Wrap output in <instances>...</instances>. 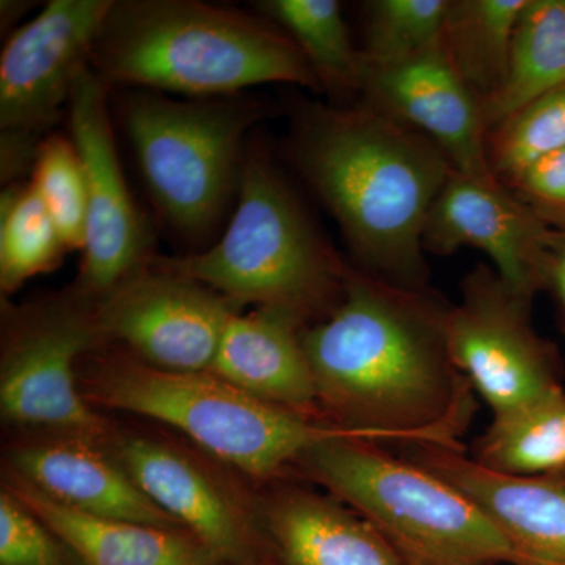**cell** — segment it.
<instances>
[{
    "mask_svg": "<svg viewBox=\"0 0 565 565\" xmlns=\"http://www.w3.org/2000/svg\"><path fill=\"white\" fill-rule=\"evenodd\" d=\"M70 252L32 182L6 185L0 196V289L13 294L61 266Z\"/></svg>",
    "mask_w": 565,
    "mask_h": 565,
    "instance_id": "obj_25",
    "label": "cell"
},
{
    "mask_svg": "<svg viewBox=\"0 0 565 565\" xmlns=\"http://www.w3.org/2000/svg\"><path fill=\"white\" fill-rule=\"evenodd\" d=\"M449 0H374L364 3V66L408 61L440 44Z\"/></svg>",
    "mask_w": 565,
    "mask_h": 565,
    "instance_id": "obj_27",
    "label": "cell"
},
{
    "mask_svg": "<svg viewBox=\"0 0 565 565\" xmlns=\"http://www.w3.org/2000/svg\"><path fill=\"white\" fill-rule=\"evenodd\" d=\"M264 106L243 95L177 99L128 90L121 115L150 199L163 222L195 244H214L239 195L247 143Z\"/></svg>",
    "mask_w": 565,
    "mask_h": 565,
    "instance_id": "obj_7",
    "label": "cell"
},
{
    "mask_svg": "<svg viewBox=\"0 0 565 565\" xmlns=\"http://www.w3.org/2000/svg\"><path fill=\"white\" fill-rule=\"evenodd\" d=\"M533 297L492 266L478 264L460 282L448 316V348L459 373L492 408L509 414L559 392L555 349L531 323Z\"/></svg>",
    "mask_w": 565,
    "mask_h": 565,
    "instance_id": "obj_10",
    "label": "cell"
},
{
    "mask_svg": "<svg viewBox=\"0 0 565 565\" xmlns=\"http://www.w3.org/2000/svg\"><path fill=\"white\" fill-rule=\"evenodd\" d=\"M470 459L494 473H565V392L493 416L473 441Z\"/></svg>",
    "mask_w": 565,
    "mask_h": 565,
    "instance_id": "obj_23",
    "label": "cell"
},
{
    "mask_svg": "<svg viewBox=\"0 0 565 565\" xmlns=\"http://www.w3.org/2000/svg\"><path fill=\"white\" fill-rule=\"evenodd\" d=\"M302 52L322 90L360 93L364 76L362 51L353 46L337 0H264L255 3Z\"/></svg>",
    "mask_w": 565,
    "mask_h": 565,
    "instance_id": "obj_24",
    "label": "cell"
},
{
    "mask_svg": "<svg viewBox=\"0 0 565 565\" xmlns=\"http://www.w3.org/2000/svg\"><path fill=\"white\" fill-rule=\"evenodd\" d=\"M264 526L275 565H408L363 516L297 479L264 484Z\"/></svg>",
    "mask_w": 565,
    "mask_h": 565,
    "instance_id": "obj_18",
    "label": "cell"
},
{
    "mask_svg": "<svg viewBox=\"0 0 565 565\" xmlns=\"http://www.w3.org/2000/svg\"><path fill=\"white\" fill-rule=\"evenodd\" d=\"M90 65L109 87L188 99L243 95L263 84L323 92L273 22L199 0H111Z\"/></svg>",
    "mask_w": 565,
    "mask_h": 565,
    "instance_id": "obj_3",
    "label": "cell"
},
{
    "mask_svg": "<svg viewBox=\"0 0 565 565\" xmlns=\"http://www.w3.org/2000/svg\"><path fill=\"white\" fill-rule=\"evenodd\" d=\"M305 329L273 308L233 313L210 371L264 403L323 419L303 348Z\"/></svg>",
    "mask_w": 565,
    "mask_h": 565,
    "instance_id": "obj_19",
    "label": "cell"
},
{
    "mask_svg": "<svg viewBox=\"0 0 565 565\" xmlns=\"http://www.w3.org/2000/svg\"><path fill=\"white\" fill-rule=\"evenodd\" d=\"M109 90L87 66L74 84L65 115L87 185V237L74 282L96 299L156 256L150 228L118 159Z\"/></svg>",
    "mask_w": 565,
    "mask_h": 565,
    "instance_id": "obj_11",
    "label": "cell"
},
{
    "mask_svg": "<svg viewBox=\"0 0 565 565\" xmlns=\"http://www.w3.org/2000/svg\"><path fill=\"white\" fill-rule=\"evenodd\" d=\"M553 228L503 182L452 172L430 207L426 253L449 256L470 247L486 253L498 275L533 297L545 288Z\"/></svg>",
    "mask_w": 565,
    "mask_h": 565,
    "instance_id": "obj_14",
    "label": "cell"
},
{
    "mask_svg": "<svg viewBox=\"0 0 565 565\" xmlns=\"http://www.w3.org/2000/svg\"><path fill=\"white\" fill-rule=\"evenodd\" d=\"M565 150V87L534 99L493 126L487 156L494 177L512 184L535 163Z\"/></svg>",
    "mask_w": 565,
    "mask_h": 565,
    "instance_id": "obj_26",
    "label": "cell"
},
{
    "mask_svg": "<svg viewBox=\"0 0 565 565\" xmlns=\"http://www.w3.org/2000/svg\"><path fill=\"white\" fill-rule=\"evenodd\" d=\"M233 308L202 282L150 262L96 302L107 343L177 373L210 371Z\"/></svg>",
    "mask_w": 565,
    "mask_h": 565,
    "instance_id": "obj_12",
    "label": "cell"
},
{
    "mask_svg": "<svg viewBox=\"0 0 565 565\" xmlns=\"http://www.w3.org/2000/svg\"><path fill=\"white\" fill-rule=\"evenodd\" d=\"M31 182L68 250H84L87 237V185L79 152L68 134L41 141Z\"/></svg>",
    "mask_w": 565,
    "mask_h": 565,
    "instance_id": "obj_28",
    "label": "cell"
},
{
    "mask_svg": "<svg viewBox=\"0 0 565 565\" xmlns=\"http://www.w3.org/2000/svg\"><path fill=\"white\" fill-rule=\"evenodd\" d=\"M3 489L61 535L85 565H226L188 531L81 514L10 471Z\"/></svg>",
    "mask_w": 565,
    "mask_h": 565,
    "instance_id": "obj_20",
    "label": "cell"
},
{
    "mask_svg": "<svg viewBox=\"0 0 565 565\" xmlns=\"http://www.w3.org/2000/svg\"><path fill=\"white\" fill-rule=\"evenodd\" d=\"M0 565H85L46 523L2 489L0 493Z\"/></svg>",
    "mask_w": 565,
    "mask_h": 565,
    "instance_id": "obj_29",
    "label": "cell"
},
{
    "mask_svg": "<svg viewBox=\"0 0 565 565\" xmlns=\"http://www.w3.org/2000/svg\"><path fill=\"white\" fill-rule=\"evenodd\" d=\"M526 0H449L440 46L482 106L500 90Z\"/></svg>",
    "mask_w": 565,
    "mask_h": 565,
    "instance_id": "obj_22",
    "label": "cell"
},
{
    "mask_svg": "<svg viewBox=\"0 0 565 565\" xmlns=\"http://www.w3.org/2000/svg\"><path fill=\"white\" fill-rule=\"evenodd\" d=\"M156 266L202 282L241 311L273 308L305 327L333 313L349 264L327 243L273 159L247 147L239 195L214 244L191 255L154 256Z\"/></svg>",
    "mask_w": 565,
    "mask_h": 565,
    "instance_id": "obj_5",
    "label": "cell"
},
{
    "mask_svg": "<svg viewBox=\"0 0 565 565\" xmlns=\"http://www.w3.org/2000/svg\"><path fill=\"white\" fill-rule=\"evenodd\" d=\"M565 87V0H526L500 90L482 106L487 129Z\"/></svg>",
    "mask_w": 565,
    "mask_h": 565,
    "instance_id": "obj_21",
    "label": "cell"
},
{
    "mask_svg": "<svg viewBox=\"0 0 565 565\" xmlns=\"http://www.w3.org/2000/svg\"><path fill=\"white\" fill-rule=\"evenodd\" d=\"M404 457L460 490L514 546L519 565H565V473H494L441 446H405Z\"/></svg>",
    "mask_w": 565,
    "mask_h": 565,
    "instance_id": "obj_17",
    "label": "cell"
},
{
    "mask_svg": "<svg viewBox=\"0 0 565 565\" xmlns=\"http://www.w3.org/2000/svg\"><path fill=\"white\" fill-rule=\"evenodd\" d=\"M360 95L363 103L433 140L456 172L500 181L487 156L489 129L482 104L452 68L440 44L394 65L364 66Z\"/></svg>",
    "mask_w": 565,
    "mask_h": 565,
    "instance_id": "obj_15",
    "label": "cell"
},
{
    "mask_svg": "<svg viewBox=\"0 0 565 565\" xmlns=\"http://www.w3.org/2000/svg\"><path fill=\"white\" fill-rule=\"evenodd\" d=\"M505 188L550 226L556 223L565 230V150L535 163Z\"/></svg>",
    "mask_w": 565,
    "mask_h": 565,
    "instance_id": "obj_30",
    "label": "cell"
},
{
    "mask_svg": "<svg viewBox=\"0 0 565 565\" xmlns=\"http://www.w3.org/2000/svg\"><path fill=\"white\" fill-rule=\"evenodd\" d=\"M545 288L555 294L565 321V230H553L546 263Z\"/></svg>",
    "mask_w": 565,
    "mask_h": 565,
    "instance_id": "obj_31",
    "label": "cell"
},
{
    "mask_svg": "<svg viewBox=\"0 0 565 565\" xmlns=\"http://www.w3.org/2000/svg\"><path fill=\"white\" fill-rule=\"evenodd\" d=\"M449 310L349 264L343 300L302 333L322 418L382 445L463 449L476 394L449 353Z\"/></svg>",
    "mask_w": 565,
    "mask_h": 565,
    "instance_id": "obj_1",
    "label": "cell"
},
{
    "mask_svg": "<svg viewBox=\"0 0 565 565\" xmlns=\"http://www.w3.org/2000/svg\"><path fill=\"white\" fill-rule=\"evenodd\" d=\"M96 302L73 282L33 303H3L0 408L7 423L40 434L111 441L117 430L85 401L77 381L82 356L109 344Z\"/></svg>",
    "mask_w": 565,
    "mask_h": 565,
    "instance_id": "obj_8",
    "label": "cell"
},
{
    "mask_svg": "<svg viewBox=\"0 0 565 565\" xmlns=\"http://www.w3.org/2000/svg\"><path fill=\"white\" fill-rule=\"evenodd\" d=\"M111 0H51L7 40L0 55V131L44 140L66 115L90 66Z\"/></svg>",
    "mask_w": 565,
    "mask_h": 565,
    "instance_id": "obj_13",
    "label": "cell"
},
{
    "mask_svg": "<svg viewBox=\"0 0 565 565\" xmlns=\"http://www.w3.org/2000/svg\"><path fill=\"white\" fill-rule=\"evenodd\" d=\"M294 107L289 156L340 225L353 266L401 288H429L423 232L455 172L445 152L363 102Z\"/></svg>",
    "mask_w": 565,
    "mask_h": 565,
    "instance_id": "obj_2",
    "label": "cell"
},
{
    "mask_svg": "<svg viewBox=\"0 0 565 565\" xmlns=\"http://www.w3.org/2000/svg\"><path fill=\"white\" fill-rule=\"evenodd\" d=\"M386 445L337 438L305 449L291 478L322 487L408 565H519L514 546L460 490Z\"/></svg>",
    "mask_w": 565,
    "mask_h": 565,
    "instance_id": "obj_6",
    "label": "cell"
},
{
    "mask_svg": "<svg viewBox=\"0 0 565 565\" xmlns=\"http://www.w3.org/2000/svg\"><path fill=\"white\" fill-rule=\"evenodd\" d=\"M110 448L137 486L223 564L275 565L262 493L245 476L152 435L115 433Z\"/></svg>",
    "mask_w": 565,
    "mask_h": 565,
    "instance_id": "obj_9",
    "label": "cell"
},
{
    "mask_svg": "<svg viewBox=\"0 0 565 565\" xmlns=\"http://www.w3.org/2000/svg\"><path fill=\"white\" fill-rule=\"evenodd\" d=\"M77 381L93 407L172 426L256 486L291 478L299 456L321 441H375L326 419L264 403L211 371L177 373L150 366L120 345L106 344L82 356Z\"/></svg>",
    "mask_w": 565,
    "mask_h": 565,
    "instance_id": "obj_4",
    "label": "cell"
},
{
    "mask_svg": "<svg viewBox=\"0 0 565 565\" xmlns=\"http://www.w3.org/2000/svg\"><path fill=\"white\" fill-rule=\"evenodd\" d=\"M9 471L81 514L184 530L137 486L110 441L66 434L25 438L9 449Z\"/></svg>",
    "mask_w": 565,
    "mask_h": 565,
    "instance_id": "obj_16",
    "label": "cell"
}]
</instances>
